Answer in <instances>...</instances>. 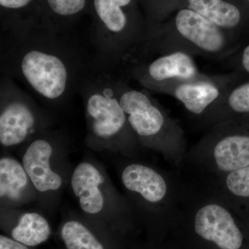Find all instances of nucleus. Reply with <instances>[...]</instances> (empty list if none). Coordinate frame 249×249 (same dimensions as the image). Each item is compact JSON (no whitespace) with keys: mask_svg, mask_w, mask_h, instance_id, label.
Segmentation results:
<instances>
[{"mask_svg":"<svg viewBox=\"0 0 249 249\" xmlns=\"http://www.w3.org/2000/svg\"><path fill=\"white\" fill-rule=\"evenodd\" d=\"M121 73L119 102L134 134L145 140L155 141L176 157L184 155L185 139L181 127L146 93L129 86Z\"/></svg>","mask_w":249,"mask_h":249,"instance_id":"5","label":"nucleus"},{"mask_svg":"<svg viewBox=\"0 0 249 249\" xmlns=\"http://www.w3.org/2000/svg\"><path fill=\"white\" fill-rule=\"evenodd\" d=\"M234 68V72L238 73L242 79L249 78V42L242 45L229 58Z\"/></svg>","mask_w":249,"mask_h":249,"instance_id":"19","label":"nucleus"},{"mask_svg":"<svg viewBox=\"0 0 249 249\" xmlns=\"http://www.w3.org/2000/svg\"><path fill=\"white\" fill-rule=\"evenodd\" d=\"M28 175L23 165L11 157L0 160V196L1 198L19 199L28 183Z\"/></svg>","mask_w":249,"mask_h":249,"instance_id":"16","label":"nucleus"},{"mask_svg":"<svg viewBox=\"0 0 249 249\" xmlns=\"http://www.w3.org/2000/svg\"><path fill=\"white\" fill-rule=\"evenodd\" d=\"M103 177L96 167L83 162L76 167L71 177V188L79 199L80 208L88 214H97L104 206V197L100 185Z\"/></svg>","mask_w":249,"mask_h":249,"instance_id":"12","label":"nucleus"},{"mask_svg":"<svg viewBox=\"0 0 249 249\" xmlns=\"http://www.w3.org/2000/svg\"><path fill=\"white\" fill-rule=\"evenodd\" d=\"M0 99V142L7 147L20 145L40 129V110L14 80L4 75Z\"/></svg>","mask_w":249,"mask_h":249,"instance_id":"7","label":"nucleus"},{"mask_svg":"<svg viewBox=\"0 0 249 249\" xmlns=\"http://www.w3.org/2000/svg\"><path fill=\"white\" fill-rule=\"evenodd\" d=\"M0 249H29L27 246L4 235L0 236Z\"/></svg>","mask_w":249,"mask_h":249,"instance_id":"21","label":"nucleus"},{"mask_svg":"<svg viewBox=\"0 0 249 249\" xmlns=\"http://www.w3.org/2000/svg\"><path fill=\"white\" fill-rule=\"evenodd\" d=\"M186 4L183 9H191L218 27L237 36V31L242 25V15L235 4L225 0H186Z\"/></svg>","mask_w":249,"mask_h":249,"instance_id":"13","label":"nucleus"},{"mask_svg":"<svg viewBox=\"0 0 249 249\" xmlns=\"http://www.w3.org/2000/svg\"><path fill=\"white\" fill-rule=\"evenodd\" d=\"M242 38L218 27L191 9L178 10L171 27L149 31L142 55L181 51L193 55L224 60L243 45Z\"/></svg>","mask_w":249,"mask_h":249,"instance_id":"2","label":"nucleus"},{"mask_svg":"<svg viewBox=\"0 0 249 249\" xmlns=\"http://www.w3.org/2000/svg\"><path fill=\"white\" fill-rule=\"evenodd\" d=\"M61 236L67 249H104L96 237L76 221L67 222L62 227Z\"/></svg>","mask_w":249,"mask_h":249,"instance_id":"18","label":"nucleus"},{"mask_svg":"<svg viewBox=\"0 0 249 249\" xmlns=\"http://www.w3.org/2000/svg\"><path fill=\"white\" fill-rule=\"evenodd\" d=\"M93 62L66 34L40 22L1 37V73L49 102H61L79 91Z\"/></svg>","mask_w":249,"mask_h":249,"instance_id":"1","label":"nucleus"},{"mask_svg":"<svg viewBox=\"0 0 249 249\" xmlns=\"http://www.w3.org/2000/svg\"><path fill=\"white\" fill-rule=\"evenodd\" d=\"M249 116L214 124L188 153L202 178H217L249 166Z\"/></svg>","mask_w":249,"mask_h":249,"instance_id":"4","label":"nucleus"},{"mask_svg":"<svg viewBox=\"0 0 249 249\" xmlns=\"http://www.w3.org/2000/svg\"><path fill=\"white\" fill-rule=\"evenodd\" d=\"M249 116V78L229 85L200 118L209 127L230 119Z\"/></svg>","mask_w":249,"mask_h":249,"instance_id":"11","label":"nucleus"},{"mask_svg":"<svg viewBox=\"0 0 249 249\" xmlns=\"http://www.w3.org/2000/svg\"><path fill=\"white\" fill-rule=\"evenodd\" d=\"M36 0H0L1 10L10 13H19L26 11L34 4Z\"/></svg>","mask_w":249,"mask_h":249,"instance_id":"20","label":"nucleus"},{"mask_svg":"<svg viewBox=\"0 0 249 249\" xmlns=\"http://www.w3.org/2000/svg\"><path fill=\"white\" fill-rule=\"evenodd\" d=\"M124 188L163 212L178 214L185 184L147 165L132 163L121 175Z\"/></svg>","mask_w":249,"mask_h":249,"instance_id":"8","label":"nucleus"},{"mask_svg":"<svg viewBox=\"0 0 249 249\" xmlns=\"http://www.w3.org/2000/svg\"><path fill=\"white\" fill-rule=\"evenodd\" d=\"M41 23L62 34H67L71 19L86 9L89 0H40Z\"/></svg>","mask_w":249,"mask_h":249,"instance_id":"14","label":"nucleus"},{"mask_svg":"<svg viewBox=\"0 0 249 249\" xmlns=\"http://www.w3.org/2000/svg\"><path fill=\"white\" fill-rule=\"evenodd\" d=\"M50 235L48 222L36 213L23 214L12 231L13 238L27 247H36L43 243L48 240Z\"/></svg>","mask_w":249,"mask_h":249,"instance_id":"17","label":"nucleus"},{"mask_svg":"<svg viewBox=\"0 0 249 249\" xmlns=\"http://www.w3.org/2000/svg\"><path fill=\"white\" fill-rule=\"evenodd\" d=\"M227 201L249 199V166L217 178H200Z\"/></svg>","mask_w":249,"mask_h":249,"instance_id":"15","label":"nucleus"},{"mask_svg":"<svg viewBox=\"0 0 249 249\" xmlns=\"http://www.w3.org/2000/svg\"><path fill=\"white\" fill-rule=\"evenodd\" d=\"M241 80L239 74L233 71L209 80L170 82L160 86L156 92L171 95L187 111L201 118L227 87Z\"/></svg>","mask_w":249,"mask_h":249,"instance_id":"9","label":"nucleus"},{"mask_svg":"<svg viewBox=\"0 0 249 249\" xmlns=\"http://www.w3.org/2000/svg\"><path fill=\"white\" fill-rule=\"evenodd\" d=\"M121 72L154 91L170 82L209 80L216 76L201 73L193 55L181 51L141 55Z\"/></svg>","mask_w":249,"mask_h":249,"instance_id":"6","label":"nucleus"},{"mask_svg":"<svg viewBox=\"0 0 249 249\" xmlns=\"http://www.w3.org/2000/svg\"><path fill=\"white\" fill-rule=\"evenodd\" d=\"M247 1H249V0H247Z\"/></svg>","mask_w":249,"mask_h":249,"instance_id":"22","label":"nucleus"},{"mask_svg":"<svg viewBox=\"0 0 249 249\" xmlns=\"http://www.w3.org/2000/svg\"><path fill=\"white\" fill-rule=\"evenodd\" d=\"M132 1L92 0L96 60L118 70L137 58L148 37L147 26L134 22L127 12Z\"/></svg>","mask_w":249,"mask_h":249,"instance_id":"3","label":"nucleus"},{"mask_svg":"<svg viewBox=\"0 0 249 249\" xmlns=\"http://www.w3.org/2000/svg\"><path fill=\"white\" fill-rule=\"evenodd\" d=\"M52 153L53 147L48 141L37 139L29 145L23 156L22 165L28 177L41 193L56 191L62 186L60 175L51 168Z\"/></svg>","mask_w":249,"mask_h":249,"instance_id":"10","label":"nucleus"}]
</instances>
